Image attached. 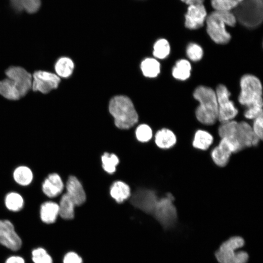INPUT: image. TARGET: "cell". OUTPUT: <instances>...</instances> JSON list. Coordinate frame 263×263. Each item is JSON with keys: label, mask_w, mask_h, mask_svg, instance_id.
<instances>
[{"label": "cell", "mask_w": 263, "mask_h": 263, "mask_svg": "<svg viewBox=\"0 0 263 263\" xmlns=\"http://www.w3.org/2000/svg\"><path fill=\"white\" fill-rule=\"evenodd\" d=\"M239 103L246 107L244 117L254 119L263 115L262 85L260 80L251 74L244 75L240 80Z\"/></svg>", "instance_id": "obj_1"}, {"label": "cell", "mask_w": 263, "mask_h": 263, "mask_svg": "<svg viewBox=\"0 0 263 263\" xmlns=\"http://www.w3.org/2000/svg\"><path fill=\"white\" fill-rule=\"evenodd\" d=\"M5 73L7 77L0 81V94L4 98L19 100L31 89L32 75L24 68L11 66Z\"/></svg>", "instance_id": "obj_2"}, {"label": "cell", "mask_w": 263, "mask_h": 263, "mask_svg": "<svg viewBox=\"0 0 263 263\" xmlns=\"http://www.w3.org/2000/svg\"><path fill=\"white\" fill-rule=\"evenodd\" d=\"M194 98L199 103L195 111L197 119L206 125H213L218 120V104L215 91L201 85L193 93Z\"/></svg>", "instance_id": "obj_3"}, {"label": "cell", "mask_w": 263, "mask_h": 263, "mask_svg": "<svg viewBox=\"0 0 263 263\" xmlns=\"http://www.w3.org/2000/svg\"><path fill=\"white\" fill-rule=\"evenodd\" d=\"M206 21L207 33L214 42L225 44L230 41L231 37L225 26L233 27L237 22L232 12L215 10L207 16Z\"/></svg>", "instance_id": "obj_4"}, {"label": "cell", "mask_w": 263, "mask_h": 263, "mask_svg": "<svg viewBox=\"0 0 263 263\" xmlns=\"http://www.w3.org/2000/svg\"><path fill=\"white\" fill-rule=\"evenodd\" d=\"M109 110L114 118L115 125L120 129H129L138 121V115L133 103L126 96L117 95L112 98Z\"/></svg>", "instance_id": "obj_5"}, {"label": "cell", "mask_w": 263, "mask_h": 263, "mask_svg": "<svg viewBox=\"0 0 263 263\" xmlns=\"http://www.w3.org/2000/svg\"><path fill=\"white\" fill-rule=\"evenodd\" d=\"M237 21L249 29L259 27L263 19V0H243L233 9Z\"/></svg>", "instance_id": "obj_6"}, {"label": "cell", "mask_w": 263, "mask_h": 263, "mask_svg": "<svg viewBox=\"0 0 263 263\" xmlns=\"http://www.w3.org/2000/svg\"><path fill=\"white\" fill-rule=\"evenodd\" d=\"M244 244V240L240 236H234L224 242L215 253V257L219 263H246L248 255L244 251H237Z\"/></svg>", "instance_id": "obj_7"}, {"label": "cell", "mask_w": 263, "mask_h": 263, "mask_svg": "<svg viewBox=\"0 0 263 263\" xmlns=\"http://www.w3.org/2000/svg\"><path fill=\"white\" fill-rule=\"evenodd\" d=\"M174 200V197L170 193L158 198L151 214L165 229L172 227L177 220Z\"/></svg>", "instance_id": "obj_8"}, {"label": "cell", "mask_w": 263, "mask_h": 263, "mask_svg": "<svg viewBox=\"0 0 263 263\" xmlns=\"http://www.w3.org/2000/svg\"><path fill=\"white\" fill-rule=\"evenodd\" d=\"M218 104V120L222 123L232 120L237 115L238 110L230 100V93L223 84H219L215 91Z\"/></svg>", "instance_id": "obj_9"}, {"label": "cell", "mask_w": 263, "mask_h": 263, "mask_svg": "<svg viewBox=\"0 0 263 263\" xmlns=\"http://www.w3.org/2000/svg\"><path fill=\"white\" fill-rule=\"evenodd\" d=\"M60 82V77L54 73L45 71H37L32 75V89L46 94L56 89Z\"/></svg>", "instance_id": "obj_10"}, {"label": "cell", "mask_w": 263, "mask_h": 263, "mask_svg": "<svg viewBox=\"0 0 263 263\" xmlns=\"http://www.w3.org/2000/svg\"><path fill=\"white\" fill-rule=\"evenodd\" d=\"M0 244L13 251L19 250L21 246V240L9 220H0Z\"/></svg>", "instance_id": "obj_11"}, {"label": "cell", "mask_w": 263, "mask_h": 263, "mask_svg": "<svg viewBox=\"0 0 263 263\" xmlns=\"http://www.w3.org/2000/svg\"><path fill=\"white\" fill-rule=\"evenodd\" d=\"M207 13L203 4L188 5L185 15V25L191 29H198L204 25Z\"/></svg>", "instance_id": "obj_12"}, {"label": "cell", "mask_w": 263, "mask_h": 263, "mask_svg": "<svg viewBox=\"0 0 263 263\" xmlns=\"http://www.w3.org/2000/svg\"><path fill=\"white\" fill-rule=\"evenodd\" d=\"M158 198L154 190L142 189L136 192L132 203L135 207L145 213L151 214Z\"/></svg>", "instance_id": "obj_13"}, {"label": "cell", "mask_w": 263, "mask_h": 263, "mask_svg": "<svg viewBox=\"0 0 263 263\" xmlns=\"http://www.w3.org/2000/svg\"><path fill=\"white\" fill-rule=\"evenodd\" d=\"M232 145L228 139L222 138L218 145L211 151L210 155L213 162L220 167H224L228 164L230 156L233 153Z\"/></svg>", "instance_id": "obj_14"}, {"label": "cell", "mask_w": 263, "mask_h": 263, "mask_svg": "<svg viewBox=\"0 0 263 263\" xmlns=\"http://www.w3.org/2000/svg\"><path fill=\"white\" fill-rule=\"evenodd\" d=\"M66 193L70 197L75 206H80L86 201V194L79 180L75 176H70L66 184Z\"/></svg>", "instance_id": "obj_15"}, {"label": "cell", "mask_w": 263, "mask_h": 263, "mask_svg": "<svg viewBox=\"0 0 263 263\" xmlns=\"http://www.w3.org/2000/svg\"><path fill=\"white\" fill-rule=\"evenodd\" d=\"M236 138L243 149L257 146L261 140L255 134L250 124L244 121L238 122Z\"/></svg>", "instance_id": "obj_16"}, {"label": "cell", "mask_w": 263, "mask_h": 263, "mask_svg": "<svg viewBox=\"0 0 263 263\" xmlns=\"http://www.w3.org/2000/svg\"><path fill=\"white\" fill-rule=\"evenodd\" d=\"M64 189V183L57 173L50 174L44 181L42 189L48 197L54 198L58 196Z\"/></svg>", "instance_id": "obj_17"}, {"label": "cell", "mask_w": 263, "mask_h": 263, "mask_svg": "<svg viewBox=\"0 0 263 263\" xmlns=\"http://www.w3.org/2000/svg\"><path fill=\"white\" fill-rule=\"evenodd\" d=\"M154 142L160 149H169L176 144L177 137L171 130L167 128H162L156 132Z\"/></svg>", "instance_id": "obj_18"}, {"label": "cell", "mask_w": 263, "mask_h": 263, "mask_svg": "<svg viewBox=\"0 0 263 263\" xmlns=\"http://www.w3.org/2000/svg\"><path fill=\"white\" fill-rule=\"evenodd\" d=\"M110 194L118 204L124 202L131 196L130 186L122 181H116L110 187Z\"/></svg>", "instance_id": "obj_19"}, {"label": "cell", "mask_w": 263, "mask_h": 263, "mask_svg": "<svg viewBox=\"0 0 263 263\" xmlns=\"http://www.w3.org/2000/svg\"><path fill=\"white\" fill-rule=\"evenodd\" d=\"M59 215V206L52 201L43 203L40 207V217L44 223L50 224L55 222Z\"/></svg>", "instance_id": "obj_20"}, {"label": "cell", "mask_w": 263, "mask_h": 263, "mask_svg": "<svg viewBox=\"0 0 263 263\" xmlns=\"http://www.w3.org/2000/svg\"><path fill=\"white\" fill-rule=\"evenodd\" d=\"M213 137L209 132L204 130H198L194 133L193 147L202 150H207L212 144Z\"/></svg>", "instance_id": "obj_21"}, {"label": "cell", "mask_w": 263, "mask_h": 263, "mask_svg": "<svg viewBox=\"0 0 263 263\" xmlns=\"http://www.w3.org/2000/svg\"><path fill=\"white\" fill-rule=\"evenodd\" d=\"M13 8L17 12L25 11L28 13H36L41 6V0H10Z\"/></svg>", "instance_id": "obj_22"}, {"label": "cell", "mask_w": 263, "mask_h": 263, "mask_svg": "<svg viewBox=\"0 0 263 263\" xmlns=\"http://www.w3.org/2000/svg\"><path fill=\"white\" fill-rule=\"evenodd\" d=\"M59 206V215L64 220H71L75 217L74 203L66 194L61 197Z\"/></svg>", "instance_id": "obj_23"}, {"label": "cell", "mask_w": 263, "mask_h": 263, "mask_svg": "<svg viewBox=\"0 0 263 263\" xmlns=\"http://www.w3.org/2000/svg\"><path fill=\"white\" fill-rule=\"evenodd\" d=\"M191 66L189 61L185 59H181L176 61L172 70L174 78L180 80H185L190 75Z\"/></svg>", "instance_id": "obj_24"}, {"label": "cell", "mask_w": 263, "mask_h": 263, "mask_svg": "<svg viewBox=\"0 0 263 263\" xmlns=\"http://www.w3.org/2000/svg\"><path fill=\"white\" fill-rule=\"evenodd\" d=\"M141 69L145 76L153 78L160 73V64L155 58H147L142 62Z\"/></svg>", "instance_id": "obj_25"}, {"label": "cell", "mask_w": 263, "mask_h": 263, "mask_svg": "<svg viewBox=\"0 0 263 263\" xmlns=\"http://www.w3.org/2000/svg\"><path fill=\"white\" fill-rule=\"evenodd\" d=\"M74 64L70 58L62 57L56 62L55 69L57 75L59 77H67L73 72Z\"/></svg>", "instance_id": "obj_26"}, {"label": "cell", "mask_w": 263, "mask_h": 263, "mask_svg": "<svg viewBox=\"0 0 263 263\" xmlns=\"http://www.w3.org/2000/svg\"><path fill=\"white\" fill-rule=\"evenodd\" d=\"M101 162L103 170L109 174H113L116 170L119 159L115 154L105 152L101 156Z\"/></svg>", "instance_id": "obj_27"}, {"label": "cell", "mask_w": 263, "mask_h": 263, "mask_svg": "<svg viewBox=\"0 0 263 263\" xmlns=\"http://www.w3.org/2000/svg\"><path fill=\"white\" fill-rule=\"evenodd\" d=\"M13 177L18 184L22 186H27L32 181L33 175L32 170L28 167L21 166L15 169Z\"/></svg>", "instance_id": "obj_28"}, {"label": "cell", "mask_w": 263, "mask_h": 263, "mask_svg": "<svg viewBox=\"0 0 263 263\" xmlns=\"http://www.w3.org/2000/svg\"><path fill=\"white\" fill-rule=\"evenodd\" d=\"M24 201L22 196L18 193L12 192L8 193L5 198L6 207L12 211H18L22 209Z\"/></svg>", "instance_id": "obj_29"}, {"label": "cell", "mask_w": 263, "mask_h": 263, "mask_svg": "<svg viewBox=\"0 0 263 263\" xmlns=\"http://www.w3.org/2000/svg\"><path fill=\"white\" fill-rule=\"evenodd\" d=\"M238 122L230 120L222 123L218 128V134L222 138H237L236 132Z\"/></svg>", "instance_id": "obj_30"}, {"label": "cell", "mask_w": 263, "mask_h": 263, "mask_svg": "<svg viewBox=\"0 0 263 263\" xmlns=\"http://www.w3.org/2000/svg\"><path fill=\"white\" fill-rule=\"evenodd\" d=\"M170 51L169 41L165 38L157 40L153 46V56L159 59H164L167 57Z\"/></svg>", "instance_id": "obj_31"}, {"label": "cell", "mask_w": 263, "mask_h": 263, "mask_svg": "<svg viewBox=\"0 0 263 263\" xmlns=\"http://www.w3.org/2000/svg\"><path fill=\"white\" fill-rule=\"evenodd\" d=\"M243 0H211L212 7L218 11H229L235 9Z\"/></svg>", "instance_id": "obj_32"}, {"label": "cell", "mask_w": 263, "mask_h": 263, "mask_svg": "<svg viewBox=\"0 0 263 263\" xmlns=\"http://www.w3.org/2000/svg\"><path fill=\"white\" fill-rule=\"evenodd\" d=\"M135 134L136 139L139 142L146 143L152 138V131L149 125L142 124L137 127Z\"/></svg>", "instance_id": "obj_33"}, {"label": "cell", "mask_w": 263, "mask_h": 263, "mask_svg": "<svg viewBox=\"0 0 263 263\" xmlns=\"http://www.w3.org/2000/svg\"><path fill=\"white\" fill-rule=\"evenodd\" d=\"M32 259L34 263H53L51 256L42 247L34 249L32 251Z\"/></svg>", "instance_id": "obj_34"}, {"label": "cell", "mask_w": 263, "mask_h": 263, "mask_svg": "<svg viewBox=\"0 0 263 263\" xmlns=\"http://www.w3.org/2000/svg\"><path fill=\"white\" fill-rule=\"evenodd\" d=\"M186 53L188 57L193 61L201 60L203 56L202 48L195 43H190L188 45Z\"/></svg>", "instance_id": "obj_35"}, {"label": "cell", "mask_w": 263, "mask_h": 263, "mask_svg": "<svg viewBox=\"0 0 263 263\" xmlns=\"http://www.w3.org/2000/svg\"><path fill=\"white\" fill-rule=\"evenodd\" d=\"M263 117L261 115L254 119L252 127L254 133L261 140L263 139Z\"/></svg>", "instance_id": "obj_36"}, {"label": "cell", "mask_w": 263, "mask_h": 263, "mask_svg": "<svg viewBox=\"0 0 263 263\" xmlns=\"http://www.w3.org/2000/svg\"><path fill=\"white\" fill-rule=\"evenodd\" d=\"M63 263H83V260L77 253L74 251H70L64 255Z\"/></svg>", "instance_id": "obj_37"}, {"label": "cell", "mask_w": 263, "mask_h": 263, "mask_svg": "<svg viewBox=\"0 0 263 263\" xmlns=\"http://www.w3.org/2000/svg\"><path fill=\"white\" fill-rule=\"evenodd\" d=\"M5 263H25V261L20 256H12L6 260Z\"/></svg>", "instance_id": "obj_38"}, {"label": "cell", "mask_w": 263, "mask_h": 263, "mask_svg": "<svg viewBox=\"0 0 263 263\" xmlns=\"http://www.w3.org/2000/svg\"><path fill=\"white\" fill-rule=\"evenodd\" d=\"M204 0H186L185 3L189 5L193 4H203Z\"/></svg>", "instance_id": "obj_39"}, {"label": "cell", "mask_w": 263, "mask_h": 263, "mask_svg": "<svg viewBox=\"0 0 263 263\" xmlns=\"http://www.w3.org/2000/svg\"><path fill=\"white\" fill-rule=\"evenodd\" d=\"M181 1H183V2H185L186 0H181Z\"/></svg>", "instance_id": "obj_40"}]
</instances>
